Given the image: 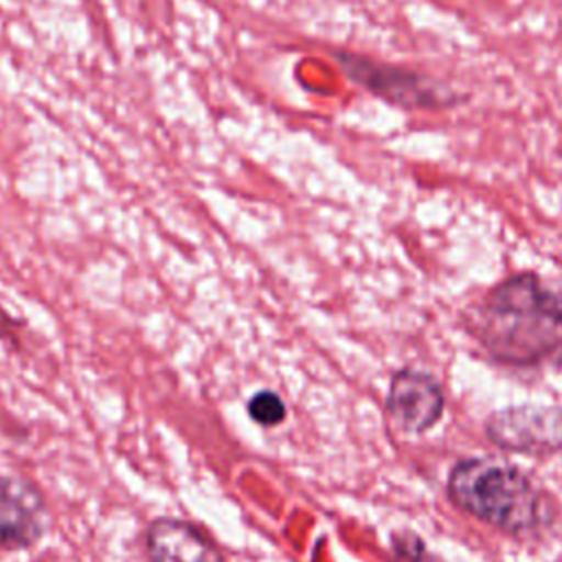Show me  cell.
Masks as SVG:
<instances>
[{
  "label": "cell",
  "instance_id": "30bf717a",
  "mask_svg": "<svg viewBox=\"0 0 562 562\" xmlns=\"http://www.w3.org/2000/svg\"><path fill=\"white\" fill-rule=\"evenodd\" d=\"M20 329H22V323L15 321L9 312H4L0 307V340H4V342H20V336H18Z\"/></svg>",
  "mask_w": 562,
  "mask_h": 562
},
{
  "label": "cell",
  "instance_id": "7a4b0ae2",
  "mask_svg": "<svg viewBox=\"0 0 562 562\" xmlns=\"http://www.w3.org/2000/svg\"><path fill=\"white\" fill-rule=\"evenodd\" d=\"M448 496L465 514L512 536H533L555 507L522 470L498 459H463L448 474Z\"/></svg>",
  "mask_w": 562,
  "mask_h": 562
},
{
  "label": "cell",
  "instance_id": "ba28073f",
  "mask_svg": "<svg viewBox=\"0 0 562 562\" xmlns=\"http://www.w3.org/2000/svg\"><path fill=\"white\" fill-rule=\"evenodd\" d=\"M246 413L248 417L263 426V428H274L279 424L285 422L288 417V406L283 402V397L272 391V389H259L255 391L248 402H246Z\"/></svg>",
  "mask_w": 562,
  "mask_h": 562
},
{
  "label": "cell",
  "instance_id": "8992f818",
  "mask_svg": "<svg viewBox=\"0 0 562 562\" xmlns=\"http://www.w3.org/2000/svg\"><path fill=\"white\" fill-rule=\"evenodd\" d=\"M443 391L439 382L422 371L402 369L391 378L386 413L404 432H424L443 413Z\"/></svg>",
  "mask_w": 562,
  "mask_h": 562
},
{
  "label": "cell",
  "instance_id": "52a82bcc",
  "mask_svg": "<svg viewBox=\"0 0 562 562\" xmlns=\"http://www.w3.org/2000/svg\"><path fill=\"white\" fill-rule=\"evenodd\" d=\"M149 562H226L220 547L191 520L158 516L143 536Z\"/></svg>",
  "mask_w": 562,
  "mask_h": 562
},
{
  "label": "cell",
  "instance_id": "277c9868",
  "mask_svg": "<svg viewBox=\"0 0 562 562\" xmlns=\"http://www.w3.org/2000/svg\"><path fill=\"white\" fill-rule=\"evenodd\" d=\"M487 437L514 452L547 454L562 450V408L520 404L496 411L485 422Z\"/></svg>",
  "mask_w": 562,
  "mask_h": 562
},
{
  "label": "cell",
  "instance_id": "6da1fadb",
  "mask_svg": "<svg viewBox=\"0 0 562 562\" xmlns=\"http://www.w3.org/2000/svg\"><path fill=\"white\" fill-rule=\"evenodd\" d=\"M468 327L498 362L540 367L562 362V292L533 272L494 285L468 312Z\"/></svg>",
  "mask_w": 562,
  "mask_h": 562
},
{
  "label": "cell",
  "instance_id": "9c48e42d",
  "mask_svg": "<svg viewBox=\"0 0 562 562\" xmlns=\"http://www.w3.org/2000/svg\"><path fill=\"white\" fill-rule=\"evenodd\" d=\"M393 553L397 558V562H424L426 555V547L419 538H415L413 533H402L393 538Z\"/></svg>",
  "mask_w": 562,
  "mask_h": 562
},
{
  "label": "cell",
  "instance_id": "3957f363",
  "mask_svg": "<svg viewBox=\"0 0 562 562\" xmlns=\"http://www.w3.org/2000/svg\"><path fill=\"white\" fill-rule=\"evenodd\" d=\"M338 61L351 81L378 94L380 99L402 108L437 110L450 108L459 101V94L448 86L408 68L378 64L373 59L351 53L338 55Z\"/></svg>",
  "mask_w": 562,
  "mask_h": 562
},
{
  "label": "cell",
  "instance_id": "5b68a950",
  "mask_svg": "<svg viewBox=\"0 0 562 562\" xmlns=\"http://www.w3.org/2000/svg\"><path fill=\"white\" fill-rule=\"evenodd\" d=\"M48 527L42 492L26 479L0 474V549L26 551Z\"/></svg>",
  "mask_w": 562,
  "mask_h": 562
}]
</instances>
